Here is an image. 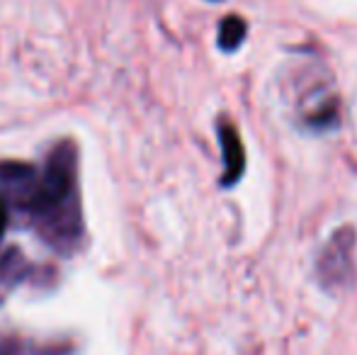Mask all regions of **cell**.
Segmentation results:
<instances>
[{
	"mask_svg": "<svg viewBox=\"0 0 357 355\" xmlns=\"http://www.w3.org/2000/svg\"><path fill=\"white\" fill-rule=\"evenodd\" d=\"M296 112H299V122L311 132H328L338 127L340 103L328 73H319L311 68V81L296 90Z\"/></svg>",
	"mask_w": 357,
	"mask_h": 355,
	"instance_id": "7a4b0ae2",
	"label": "cell"
},
{
	"mask_svg": "<svg viewBox=\"0 0 357 355\" xmlns=\"http://www.w3.org/2000/svg\"><path fill=\"white\" fill-rule=\"evenodd\" d=\"M5 229H8V207H5L3 197H0V241H3Z\"/></svg>",
	"mask_w": 357,
	"mask_h": 355,
	"instance_id": "8992f818",
	"label": "cell"
},
{
	"mask_svg": "<svg viewBox=\"0 0 357 355\" xmlns=\"http://www.w3.org/2000/svg\"><path fill=\"white\" fill-rule=\"evenodd\" d=\"M353 268H355V232L350 227H343L340 232L333 234L324 256H321L319 278L326 287L338 289L350 280Z\"/></svg>",
	"mask_w": 357,
	"mask_h": 355,
	"instance_id": "3957f363",
	"label": "cell"
},
{
	"mask_svg": "<svg viewBox=\"0 0 357 355\" xmlns=\"http://www.w3.org/2000/svg\"><path fill=\"white\" fill-rule=\"evenodd\" d=\"M212 3H219V0H212Z\"/></svg>",
	"mask_w": 357,
	"mask_h": 355,
	"instance_id": "52a82bcc",
	"label": "cell"
},
{
	"mask_svg": "<svg viewBox=\"0 0 357 355\" xmlns=\"http://www.w3.org/2000/svg\"><path fill=\"white\" fill-rule=\"evenodd\" d=\"M0 183L17 188L20 204L37 222L42 236L52 246L68 251L78 241L80 204L75 180V146L71 142H63L54 149L39 176L32 166L24 163L0 166Z\"/></svg>",
	"mask_w": 357,
	"mask_h": 355,
	"instance_id": "6da1fadb",
	"label": "cell"
},
{
	"mask_svg": "<svg viewBox=\"0 0 357 355\" xmlns=\"http://www.w3.org/2000/svg\"><path fill=\"white\" fill-rule=\"evenodd\" d=\"M219 142H221V153H224V176H221V185L231 188L241 180L245 171V149L241 142L238 132L231 122L219 124Z\"/></svg>",
	"mask_w": 357,
	"mask_h": 355,
	"instance_id": "277c9868",
	"label": "cell"
},
{
	"mask_svg": "<svg viewBox=\"0 0 357 355\" xmlns=\"http://www.w3.org/2000/svg\"><path fill=\"white\" fill-rule=\"evenodd\" d=\"M245 34H248V24L241 15H226L219 24V49L224 54H234L241 44L245 42Z\"/></svg>",
	"mask_w": 357,
	"mask_h": 355,
	"instance_id": "5b68a950",
	"label": "cell"
}]
</instances>
